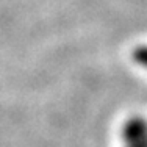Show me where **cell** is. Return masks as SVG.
Masks as SVG:
<instances>
[{
	"instance_id": "1",
	"label": "cell",
	"mask_w": 147,
	"mask_h": 147,
	"mask_svg": "<svg viewBox=\"0 0 147 147\" xmlns=\"http://www.w3.org/2000/svg\"><path fill=\"white\" fill-rule=\"evenodd\" d=\"M124 135H125V138H127V141L130 142V144L147 138V122L142 121V119H139V117L131 119V121L125 125Z\"/></svg>"
},
{
	"instance_id": "2",
	"label": "cell",
	"mask_w": 147,
	"mask_h": 147,
	"mask_svg": "<svg viewBox=\"0 0 147 147\" xmlns=\"http://www.w3.org/2000/svg\"><path fill=\"white\" fill-rule=\"evenodd\" d=\"M133 57H135V59L141 66L147 67V45H144V47H138L135 50V53H133Z\"/></svg>"
},
{
	"instance_id": "3",
	"label": "cell",
	"mask_w": 147,
	"mask_h": 147,
	"mask_svg": "<svg viewBox=\"0 0 147 147\" xmlns=\"http://www.w3.org/2000/svg\"><path fill=\"white\" fill-rule=\"evenodd\" d=\"M130 147H147V138L141 139L138 142H133V144H130Z\"/></svg>"
}]
</instances>
